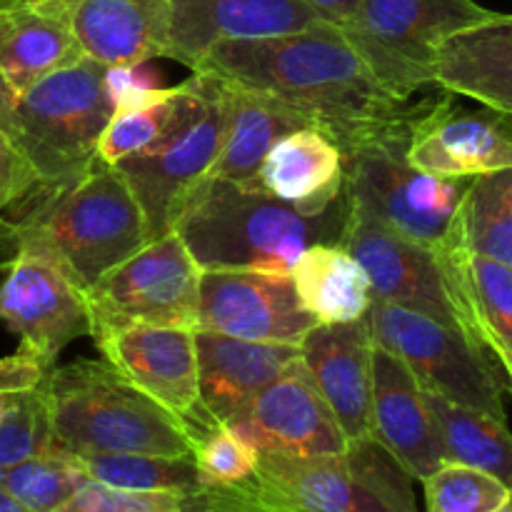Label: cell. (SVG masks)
<instances>
[{
  "label": "cell",
  "mask_w": 512,
  "mask_h": 512,
  "mask_svg": "<svg viewBox=\"0 0 512 512\" xmlns=\"http://www.w3.org/2000/svg\"><path fill=\"white\" fill-rule=\"evenodd\" d=\"M193 73L293 105L313 118L343 155L400 125L415 110L380 88L358 50L333 23L270 38L220 40L195 63Z\"/></svg>",
  "instance_id": "1"
},
{
  "label": "cell",
  "mask_w": 512,
  "mask_h": 512,
  "mask_svg": "<svg viewBox=\"0 0 512 512\" xmlns=\"http://www.w3.org/2000/svg\"><path fill=\"white\" fill-rule=\"evenodd\" d=\"M348 215V193L323 213L305 215L260 185L208 175L180 205L173 230L203 270L290 275L293 263L310 245L340 243Z\"/></svg>",
  "instance_id": "2"
},
{
  "label": "cell",
  "mask_w": 512,
  "mask_h": 512,
  "mask_svg": "<svg viewBox=\"0 0 512 512\" xmlns=\"http://www.w3.org/2000/svg\"><path fill=\"white\" fill-rule=\"evenodd\" d=\"M23 203L20 218L5 228L10 243L48 253L85 290L148 243L138 200L103 160L60 188L33 190Z\"/></svg>",
  "instance_id": "3"
},
{
  "label": "cell",
  "mask_w": 512,
  "mask_h": 512,
  "mask_svg": "<svg viewBox=\"0 0 512 512\" xmlns=\"http://www.w3.org/2000/svg\"><path fill=\"white\" fill-rule=\"evenodd\" d=\"M43 393L53 448L65 453L195 455V435L103 360L50 368Z\"/></svg>",
  "instance_id": "4"
},
{
  "label": "cell",
  "mask_w": 512,
  "mask_h": 512,
  "mask_svg": "<svg viewBox=\"0 0 512 512\" xmlns=\"http://www.w3.org/2000/svg\"><path fill=\"white\" fill-rule=\"evenodd\" d=\"M410 118L345 153V193L350 208L363 218L448 255L460 248L458 218L473 178H440L413 168L408 163Z\"/></svg>",
  "instance_id": "5"
},
{
  "label": "cell",
  "mask_w": 512,
  "mask_h": 512,
  "mask_svg": "<svg viewBox=\"0 0 512 512\" xmlns=\"http://www.w3.org/2000/svg\"><path fill=\"white\" fill-rule=\"evenodd\" d=\"M415 480L373 438L338 455L263 450L245 490L263 512H418Z\"/></svg>",
  "instance_id": "6"
},
{
  "label": "cell",
  "mask_w": 512,
  "mask_h": 512,
  "mask_svg": "<svg viewBox=\"0 0 512 512\" xmlns=\"http://www.w3.org/2000/svg\"><path fill=\"white\" fill-rule=\"evenodd\" d=\"M113 115L105 65L78 60L45 75L15 98L13 145L35 175V190L60 188L98 160V140Z\"/></svg>",
  "instance_id": "7"
},
{
  "label": "cell",
  "mask_w": 512,
  "mask_h": 512,
  "mask_svg": "<svg viewBox=\"0 0 512 512\" xmlns=\"http://www.w3.org/2000/svg\"><path fill=\"white\" fill-rule=\"evenodd\" d=\"M493 13L478 0H360L340 30L380 88L410 103L418 90L433 85L438 45Z\"/></svg>",
  "instance_id": "8"
},
{
  "label": "cell",
  "mask_w": 512,
  "mask_h": 512,
  "mask_svg": "<svg viewBox=\"0 0 512 512\" xmlns=\"http://www.w3.org/2000/svg\"><path fill=\"white\" fill-rule=\"evenodd\" d=\"M365 320L375 345L398 355L420 388L463 408L508 420L503 383L488 350L465 330L383 300H373Z\"/></svg>",
  "instance_id": "9"
},
{
  "label": "cell",
  "mask_w": 512,
  "mask_h": 512,
  "mask_svg": "<svg viewBox=\"0 0 512 512\" xmlns=\"http://www.w3.org/2000/svg\"><path fill=\"white\" fill-rule=\"evenodd\" d=\"M200 275L175 230L148 240L88 290L90 335L123 323L198 330Z\"/></svg>",
  "instance_id": "10"
},
{
  "label": "cell",
  "mask_w": 512,
  "mask_h": 512,
  "mask_svg": "<svg viewBox=\"0 0 512 512\" xmlns=\"http://www.w3.org/2000/svg\"><path fill=\"white\" fill-rule=\"evenodd\" d=\"M203 93L163 140L115 168L143 210L148 240L173 230L175 215L195 185L208 178L218 158L225 123V85L203 75Z\"/></svg>",
  "instance_id": "11"
},
{
  "label": "cell",
  "mask_w": 512,
  "mask_h": 512,
  "mask_svg": "<svg viewBox=\"0 0 512 512\" xmlns=\"http://www.w3.org/2000/svg\"><path fill=\"white\" fill-rule=\"evenodd\" d=\"M0 323L18 335V353L45 370L75 340L90 335L88 290L55 258L18 243L3 265Z\"/></svg>",
  "instance_id": "12"
},
{
  "label": "cell",
  "mask_w": 512,
  "mask_h": 512,
  "mask_svg": "<svg viewBox=\"0 0 512 512\" xmlns=\"http://www.w3.org/2000/svg\"><path fill=\"white\" fill-rule=\"evenodd\" d=\"M340 245L368 273L373 300L415 310L475 338L448 255L410 243L353 208Z\"/></svg>",
  "instance_id": "13"
},
{
  "label": "cell",
  "mask_w": 512,
  "mask_h": 512,
  "mask_svg": "<svg viewBox=\"0 0 512 512\" xmlns=\"http://www.w3.org/2000/svg\"><path fill=\"white\" fill-rule=\"evenodd\" d=\"M90 338L98 345L103 363L145 398L175 415L195 435V445L205 433L215 430L200 405L195 330L123 323L98 330Z\"/></svg>",
  "instance_id": "14"
},
{
  "label": "cell",
  "mask_w": 512,
  "mask_h": 512,
  "mask_svg": "<svg viewBox=\"0 0 512 512\" xmlns=\"http://www.w3.org/2000/svg\"><path fill=\"white\" fill-rule=\"evenodd\" d=\"M315 325L290 275L238 268L200 275L198 330L255 343L300 345Z\"/></svg>",
  "instance_id": "15"
},
{
  "label": "cell",
  "mask_w": 512,
  "mask_h": 512,
  "mask_svg": "<svg viewBox=\"0 0 512 512\" xmlns=\"http://www.w3.org/2000/svg\"><path fill=\"white\" fill-rule=\"evenodd\" d=\"M408 163L440 178H478L512 168V115L485 105L463 108L450 93L415 105Z\"/></svg>",
  "instance_id": "16"
},
{
  "label": "cell",
  "mask_w": 512,
  "mask_h": 512,
  "mask_svg": "<svg viewBox=\"0 0 512 512\" xmlns=\"http://www.w3.org/2000/svg\"><path fill=\"white\" fill-rule=\"evenodd\" d=\"M225 428L248 440L260 453L338 455L348 448V438L315 390L300 358L260 390L243 415Z\"/></svg>",
  "instance_id": "17"
},
{
  "label": "cell",
  "mask_w": 512,
  "mask_h": 512,
  "mask_svg": "<svg viewBox=\"0 0 512 512\" xmlns=\"http://www.w3.org/2000/svg\"><path fill=\"white\" fill-rule=\"evenodd\" d=\"M320 23L298 0H170L163 58L193 70L220 40L270 38Z\"/></svg>",
  "instance_id": "18"
},
{
  "label": "cell",
  "mask_w": 512,
  "mask_h": 512,
  "mask_svg": "<svg viewBox=\"0 0 512 512\" xmlns=\"http://www.w3.org/2000/svg\"><path fill=\"white\" fill-rule=\"evenodd\" d=\"M375 340L368 320L318 323L300 340V360L348 443L370 438Z\"/></svg>",
  "instance_id": "19"
},
{
  "label": "cell",
  "mask_w": 512,
  "mask_h": 512,
  "mask_svg": "<svg viewBox=\"0 0 512 512\" xmlns=\"http://www.w3.org/2000/svg\"><path fill=\"white\" fill-rule=\"evenodd\" d=\"M370 438L383 445L413 480L423 483L445 460L438 420L423 388L398 355L375 345Z\"/></svg>",
  "instance_id": "20"
},
{
  "label": "cell",
  "mask_w": 512,
  "mask_h": 512,
  "mask_svg": "<svg viewBox=\"0 0 512 512\" xmlns=\"http://www.w3.org/2000/svg\"><path fill=\"white\" fill-rule=\"evenodd\" d=\"M195 348L200 405L213 428L240 418L255 395L300 358V345L255 343L208 330H195Z\"/></svg>",
  "instance_id": "21"
},
{
  "label": "cell",
  "mask_w": 512,
  "mask_h": 512,
  "mask_svg": "<svg viewBox=\"0 0 512 512\" xmlns=\"http://www.w3.org/2000/svg\"><path fill=\"white\" fill-rule=\"evenodd\" d=\"M70 10L63 0H0V75L15 98L83 60Z\"/></svg>",
  "instance_id": "22"
},
{
  "label": "cell",
  "mask_w": 512,
  "mask_h": 512,
  "mask_svg": "<svg viewBox=\"0 0 512 512\" xmlns=\"http://www.w3.org/2000/svg\"><path fill=\"white\" fill-rule=\"evenodd\" d=\"M433 85L512 115V15L493 13L448 35L435 50Z\"/></svg>",
  "instance_id": "23"
},
{
  "label": "cell",
  "mask_w": 512,
  "mask_h": 512,
  "mask_svg": "<svg viewBox=\"0 0 512 512\" xmlns=\"http://www.w3.org/2000/svg\"><path fill=\"white\" fill-rule=\"evenodd\" d=\"M258 185L298 213H323L345 195V155L318 125L298 128L268 150Z\"/></svg>",
  "instance_id": "24"
},
{
  "label": "cell",
  "mask_w": 512,
  "mask_h": 512,
  "mask_svg": "<svg viewBox=\"0 0 512 512\" xmlns=\"http://www.w3.org/2000/svg\"><path fill=\"white\" fill-rule=\"evenodd\" d=\"M170 0H78L70 10L83 58L133 65L163 58Z\"/></svg>",
  "instance_id": "25"
},
{
  "label": "cell",
  "mask_w": 512,
  "mask_h": 512,
  "mask_svg": "<svg viewBox=\"0 0 512 512\" xmlns=\"http://www.w3.org/2000/svg\"><path fill=\"white\" fill-rule=\"evenodd\" d=\"M223 85V140H220L218 158H215L210 175L233 180V183L258 185V170L268 150L283 135L318 123L305 113H300L298 108H293V105L273 98V95L243 88V85L225 83V80Z\"/></svg>",
  "instance_id": "26"
},
{
  "label": "cell",
  "mask_w": 512,
  "mask_h": 512,
  "mask_svg": "<svg viewBox=\"0 0 512 512\" xmlns=\"http://www.w3.org/2000/svg\"><path fill=\"white\" fill-rule=\"evenodd\" d=\"M290 280L315 323H353L373 305L368 273L340 243L303 250L290 268Z\"/></svg>",
  "instance_id": "27"
},
{
  "label": "cell",
  "mask_w": 512,
  "mask_h": 512,
  "mask_svg": "<svg viewBox=\"0 0 512 512\" xmlns=\"http://www.w3.org/2000/svg\"><path fill=\"white\" fill-rule=\"evenodd\" d=\"M448 260L475 340L498 358L512 383V268L460 248Z\"/></svg>",
  "instance_id": "28"
},
{
  "label": "cell",
  "mask_w": 512,
  "mask_h": 512,
  "mask_svg": "<svg viewBox=\"0 0 512 512\" xmlns=\"http://www.w3.org/2000/svg\"><path fill=\"white\" fill-rule=\"evenodd\" d=\"M55 512H263L243 485L198 490H123L88 480Z\"/></svg>",
  "instance_id": "29"
},
{
  "label": "cell",
  "mask_w": 512,
  "mask_h": 512,
  "mask_svg": "<svg viewBox=\"0 0 512 512\" xmlns=\"http://www.w3.org/2000/svg\"><path fill=\"white\" fill-rule=\"evenodd\" d=\"M423 393L438 420L445 460L483 470L512 490V433L508 420L463 408L428 390Z\"/></svg>",
  "instance_id": "30"
},
{
  "label": "cell",
  "mask_w": 512,
  "mask_h": 512,
  "mask_svg": "<svg viewBox=\"0 0 512 512\" xmlns=\"http://www.w3.org/2000/svg\"><path fill=\"white\" fill-rule=\"evenodd\" d=\"M458 243L512 268V168L473 178L460 208Z\"/></svg>",
  "instance_id": "31"
},
{
  "label": "cell",
  "mask_w": 512,
  "mask_h": 512,
  "mask_svg": "<svg viewBox=\"0 0 512 512\" xmlns=\"http://www.w3.org/2000/svg\"><path fill=\"white\" fill-rule=\"evenodd\" d=\"M200 93H203V78L193 73L158 103L113 113L98 140V160L118 165L120 160H128L153 148L193 110V105L200 100Z\"/></svg>",
  "instance_id": "32"
},
{
  "label": "cell",
  "mask_w": 512,
  "mask_h": 512,
  "mask_svg": "<svg viewBox=\"0 0 512 512\" xmlns=\"http://www.w3.org/2000/svg\"><path fill=\"white\" fill-rule=\"evenodd\" d=\"M88 483L83 465L73 453L50 448L0 468V485L30 512L63 508Z\"/></svg>",
  "instance_id": "33"
},
{
  "label": "cell",
  "mask_w": 512,
  "mask_h": 512,
  "mask_svg": "<svg viewBox=\"0 0 512 512\" xmlns=\"http://www.w3.org/2000/svg\"><path fill=\"white\" fill-rule=\"evenodd\" d=\"M88 480L123 490H198L205 488L193 458L168 455H75Z\"/></svg>",
  "instance_id": "34"
},
{
  "label": "cell",
  "mask_w": 512,
  "mask_h": 512,
  "mask_svg": "<svg viewBox=\"0 0 512 512\" xmlns=\"http://www.w3.org/2000/svg\"><path fill=\"white\" fill-rule=\"evenodd\" d=\"M423 490L428 512H493L510 495L493 475L450 460L423 480Z\"/></svg>",
  "instance_id": "35"
},
{
  "label": "cell",
  "mask_w": 512,
  "mask_h": 512,
  "mask_svg": "<svg viewBox=\"0 0 512 512\" xmlns=\"http://www.w3.org/2000/svg\"><path fill=\"white\" fill-rule=\"evenodd\" d=\"M50 448H53V435H50L43 380H40L35 388L20 390L10 400L8 413L0 423V468Z\"/></svg>",
  "instance_id": "36"
},
{
  "label": "cell",
  "mask_w": 512,
  "mask_h": 512,
  "mask_svg": "<svg viewBox=\"0 0 512 512\" xmlns=\"http://www.w3.org/2000/svg\"><path fill=\"white\" fill-rule=\"evenodd\" d=\"M260 450L228 428H215L205 433L195 445V465L200 478L208 485H243L253 478L258 468Z\"/></svg>",
  "instance_id": "37"
},
{
  "label": "cell",
  "mask_w": 512,
  "mask_h": 512,
  "mask_svg": "<svg viewBox=\"0 0 512 512\" xmlns=\"http://www.w3.org/2000/svg\"><path fill=\"white\" fill-rule=\"evenodd\" d=\"M105 90H108L110 103H113V113H123V110L158 103L173 88H163L158 73H153L145 63H133L108 65L105 68Z\"/></svg>",
  "instance_id": "38"
},
{
  "label": "cell",
  "mask_w": 512,
  "mask_h": 512,
  "mask_svg": "<svg viewBox=\"0 0 512 512\" xmlns=\"http://www.w3.org/2000/svg\"><path fill=\"white\" fill-rule=\"evenodd\" d=\"M35 175L13 140L0 135V220L35 190Z\"/></svg>",
  "instance_id": "39"
},
{
  "label": "cell",
  "mask_w": 512,
  "mask_h": 512,
  "mask_svg": "<svg viewBox=\"0 0 512 512\" xmlns=\"http://www.w3.org/2000/svg\"><path fill=\"white\" fill-rule=\"evenodd\" d=\"M48 375V370L35 360L15 353L10 358H0V393H20L35 388Z\"/></svg>",
  "instance_id": "40"
},
{
  "label": "cell",
  "mask_w": 512,
  "mask_h": 512,
  "mask_svg": "<svg viewBox=\"0 0 512 512\" xmlns=\"http://www.w3.org/2000/svg\"><path fill=\"white\" fill-rule=\"evenodd\" d=\"M298 3H303L305 8L313 10L315 15H318L320 20H325V23H333V25H343L348 23L350 15L358 10L360 0H298Z\"/></svg>",
  "instance_id": "41"
},
{
  "label": "cell",
  "mask_w": 512,
  "mask_h": 512,
  "mask_svg": "<svg viewBox=\"0 0 512 512\" xmlns=\"http://www.w3.org/2000/svg\"><path fill=\"white\" fill-rule=\"evenodd\" d=\"M13 115H15V93L0 75V135L13 138Z\"/></svg>",
  "instance_id": "42"
},
{
  "label": "cell",
  "mask_w": 512,
  "mask_h": 512,
  "mask_svg": "<svg viewBox=\"0 0 512 512\" xmlns=\"http://www.w3.org/2000/svg\"><path fill=\"white\" fill-rule=\"evenodd\" d=\"M0 512H30V510L23 508V505H20L18 500H15L13 495L0 485Z\"/></svg>",
  "instance_id": "43"
},
{
  "label": "cell",
  "mask_w": 512,
  "mask_h": 512,
  "mask_svg": "<svg viewBox=\"0 0 512 512\" xmlns=\"http://www.w3.org/2000/svg\"><path fill=\"white\" fill-rule=\"evenodd\" d=\"M15 393H0V423H3L5 413H8L10 408V400H13Z\"/></svg>",
  "instance_id": "44"
},
{
  "label": "cell",
  "mask_w": 512,
  "mask_h": 512,
  "mask_svg": "<svg viewBox=\"0 0 512 512\" xmlns=\"http://www.w3.org/2000/svg\"><path fill=\"white\" fill-rule=\"evenodd\" d=\"M493 512H512V490H510V495H508V500H505L503 505H500L498 510H493Z\"/></svg>",
  "instance_id": "45"
},
{
  "label": "cell",
  "mask_w": 512,
  "mask_h": 512,
  "mask_svg": "<svg viewBox=\"0 0 512 512\" xmlns=\"http://www.w3.org/2000/svg\"><path fill=\"white\" fill-rule=\"evenodd\" d=\"M63 3H68V5H75V3H78V0H63Z\"/></svg>",
  "instance_id": "46"
},
{
  "label": "cell",
  "mask_w": 512,
  "mask_h": 512,
  "mask_svg": "<svg viewBox=\"0 0 512 512\" xmlns=\"http://www.w3.org/2000/svg\"><path fill=\"white\" fill-rule=\"evenodd\" d=\"M510 388H512V383H510Z\"/></svg>",
  "instance_id": "47"
}]
</instances>
